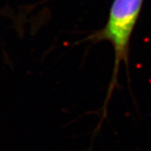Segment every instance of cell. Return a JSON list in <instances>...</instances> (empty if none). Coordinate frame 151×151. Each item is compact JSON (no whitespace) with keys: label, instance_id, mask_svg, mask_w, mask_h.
Here are the masks:
<instances>
[{"label":"cell","instance_id":"cell-1","mask_svg":"<svg viewBox=\"0 0 151 151\" xmlns=\"http://www.w3.org/2000/svg\"><path fill=\"white\" fill-rule=\"evenodd\" d=\"M143 3L144 0H113L105 26L76 42V44H79L88 41L92 44H97L106 40L113 45L114 65L108 86V94L104 103L103 119L107 117L108 102L114 89L118 86L119 70L122 62L125 65V69L129 72L130 39L139 18ZM103 119L101 123L103 122Z\"/></svg>","mask_w":151,"mask_h":151}]
</instances>
